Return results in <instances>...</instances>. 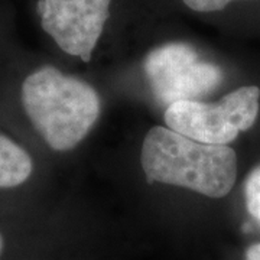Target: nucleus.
<instances>
[{"label":"nucleus","instance_id":"nucleus-1","mask_svg":"<svg viewBox=\"0 0 260 260\" xmlns=\"http://www.w3.org/2000/svg\"><path fill=\"white\" fill-rule=\"evenodd\" d=\"M20 100L29 121L56 152L74 149L100 114V97L88 83L44 65L25 78Z\"/></svg>","mask_w":260,"mask_h":260},{"label":"nucleus","instance_id":"nucleus-2","mask_svg":"<svg viewBox=\"0 0 260 260\" xmlns=\"http://www.w3.org/2000/svg\"><path fill=\"white\" fill-rule=\"evenodd\" d=\"M140 162L148 182L188 188L210 198L225 197L237 178V155L230 146L201 143L160 126L148 132Z\"/></svg>","mask_w":260,"mask_h":260},{"label":"nucleus","instance_id":"nucleus-3","mask_svg":"<svg viewBox=\"0 0 260 260\" xmlns=\"http://www.w3.org/2000/svg\"><path fill=\"white\" fill-rule=\"evenodd\" d=\"M259 100V87L247 85L217 103L178 102L167 109L165 123L168 129L197 142L227 146L256 123Z\"/></svg>","mask_w":260,"mask_h":260},{"label":"nucleus","instance_id":"nucleus-4","mask_svg":"<svg viewBox=\"0 0 260 260\" xmlns=\"http://www.w3.org/2000/svg\"><path fill=\"white\" fill-rule=\"evenodd\" d=\"M145 73L159 102H192L213 91L223 80L217 65L203 61L191 45L172 42L155 48L145 59Z\"/></svg>","mask_w":260,"mask_h":260},{"label":"nucleus","instance_id":"nucleus-5","mask_svg":"<svg viewBox=\"0 0 260 260\" xmlns=\"http://www.w3.org/2000/svg\"><path fill=\"white\" fill-rule=\"evenodd\" d=\"M112 0H39L41 26L65 54L90 62L110 18Z\"/></svg>","mask_w":260,"mask_h":260},{"label":"nucleus","instance_id":"nucleus-6","mask_svg":"<svg viewBox=\"0 0 260 260\" xmlns=\"http://www.w3.org/2000/svg\"><path fill=\"white\" fill-rule=\"evenodd\" d=\"M34 172V160L15 140L0 133V189L16 188Z\"/></svg>","mask_w":260,"mask_h":260},{"label":"nucleus","instance_id":"nucleus-7","mask_svg":"<svg viewBox=\"0 0 260 260\" xmlns=\"http://www.w3.org/2000/svg\"><path fill=\"white\" fill-rule=\"evenodd\" d=\"M244 197L247 210L257 221H260V165L256 167L244 182Z\"/></svg>","mask_w":260,"mask_h":260},{"label":"nucleus","instance_id":"nucleus-8","mask_svg":"<svg viewBox=\"0 0 260 260\" xmlns=\"http://www.w3.org/2000/svg\"><path fill=\"white\" fill-rule=\"evenodd\" d=\"M182 2L191 10L205 13V12L223 10L229 3H232L234 0H182Z\"/></svg>","mask_w":260,"mask_h":260},{"label":"nucleus","instance_id":"nucleus-9","mask_svg":"<svg viewBox=\"0 0 260 260\" xmlns=\"http://www.w3.org/2000/svg\"><path fill=\"white\" fill-rule=\"evenodd\" d=\"M244 257L246 260H260V243H254L250 247H247Z\"/></svg>","mask_w":260,"mask_h":260},{"label":"nucleus","instance_id":"nucleus-10","mask_svg":"<svg viewBox=\"0 0 260 260\" xmlns=\"http://www.w3.org/2000/svg\"><path fill=\"white\" fill-rule=\"evenodd\" d=\"M2 249H3V240H2V236H0V253H2Z\"/></svg>","mask_w":260,"mask_h":260}]
</instances>
